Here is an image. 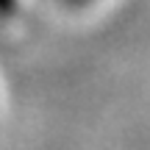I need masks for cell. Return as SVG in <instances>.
I'll use <instances>...</instances> for the list:
<instances>
[{"label":"cell","mask_w":150,"mask_h":150,"mask_svg":"<svg viewBox=\"0 0 150 150\" xmlns=\"http://www.w3.org/2000/svg\"><path fill=\"white\" fill-rule=\"evenodd\" d=\"M75 3H81V0H75Z\"/></svg>","instance_id":"cell-1"}]
</instances>
